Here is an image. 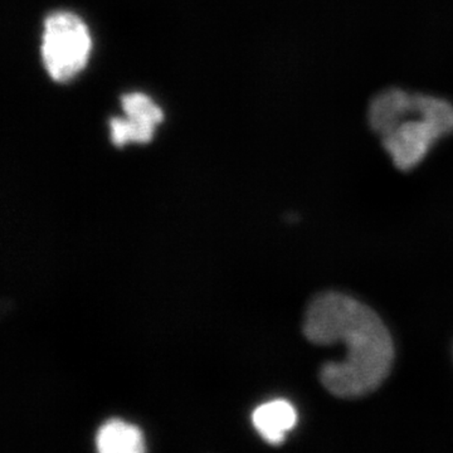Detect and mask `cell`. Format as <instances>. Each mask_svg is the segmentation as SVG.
Instances as JSON below:
<instances>
[{"label":"cell","mask_w":453,"mask_h":453,"mask_svg":"<svg viewBox=\"0 0 453 453\" xmlns=\"http://www.w3.org/2000/svg\"><path fill=\"white\" fill-rule=\"evenodd\" d=\"M303 333L312 344L345 347L342 360L321 369V383L333 395L359 398L388 377L395 360L392 338L380 316L359 301L336 292L316 297L306 312Z\"/></svg>","instance_id":"6da1fadb"},{"label":"cell","mask_w":453,"mask_h":453,"mask_svg":"<svg viewBox=\"0 0 453 453\" xmlns=\"http://www.w3.org/2000/svg\"><path fill=\"white\" fill-rule=\"evenodd\" d=\"M91 49L88 26L77 14L59 11L44 20L42 61L53 81L65 83L79 76L88 64Z\"/></svg>","instance_id":"7a4b0ae2"},{"label":"cell","mask_w":453,"mask_h":453,"mask_svg":"<svg viewBox=\"0 0 453 453\" xmlns=\"http://www.w3.org/2000/svg\"><path fill=\"white\" fill-rule=\"evenodd\" d=\"M125 118L110 120L112 144L122 148L130 142L146 144L153 139L155 129L162 124L163 110L142 92H131L121 97Z\"/></svg>","instance_id":"3957f363"},{"label":"cell","mask_w":453,"mask_h":453,"mask_svg":"<svg viewBox=\"0 0 453 453\" xmlns=\"http://www.w3.org/2000/svg\"><path fill=\"white\" fill-rule=\"evenodd\" d=\"M440 140L441 136L436 130L417 115L416 119H408L388 135L381 138L384 149L392 157L393 163L403 172L419 165Z\"/></svg>","instance_id":"277c9868"},{"label":"cell","mask_w":453,"mask_h":453,"mask_svg":"<svg viewBox=\"0 0 453 453\" xmlns=\"http://www.w3.org/2000/svg\"><path fill=\"white\" fill-rule=\"evenodd\" d=\"M414 116V94L403 88L383 89L375 95L368 109V122L375 134L384 138Z\"/></svg>","instance_id":"5b68a950"},{"label":"cell","mask_w":453,"mask_h":453,"mask_svg":"<svg viewBox=\"0 0 453 453\" xmlns=\"http://www.w3.org/2000/svg\"><path fill=\"white\" fill-rule=\"evenodd\" d=\"M253 427L271 445H280L286 434L297 423V412L290 402L283 399L267 402L256 408L252 413Z\"/></svg>","instance_id":"8992f818"},{"label":"cell","mask_w":453,"mask_h":453,"mask_svg":"<svg viewBox=\"0 0 453 453\" xmlns=\"http://www.w3.org/2000/svg\"><path fill=\"white\" fill-rule=\"evenodd\" d=\"M96 447L103 453H139L145 451V441L136 426L110 419L98 429Z\"/></svg>","instance_id":"52a82bcc"},{"label":"cell","mask_w":453,"mask_h":453,"mask_svg":"<svg viewBox=\"0 0 453 453\" xmlns=\"http://www.w3.org/2000/svg\"><path fill=\"white\" fill-rule=\"evenodd\" d=\"M414 113L431 125L441 139L453 134V104L432 95L414 94Z\"/></svg>","instance_id":"ba28073f"}]
</instances>
